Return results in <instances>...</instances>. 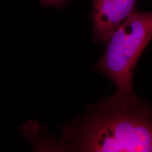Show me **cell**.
<instances>
[{
	"instance_id": "obj_1",
	"label": "cell",
	"mask_w": 152,
	"mask_h": 152,
	"mask_svg": "<svg viewBox=\"0 0 152 152\" xmlns=\"http://www.w3.org/2000/svg\"><path fill=\"white\" fill-rule=\"evenodd\" d=\"M68 151H152V106L124 104L111 97L89 106L87 113L63 129L61 146Z\"/></svg>"
},
{
	"instance_id": "obj_2",
	"label": "cell",
	"mask_w": 152,
	"mask_h": 152,
	"mask_svg": "<svg viewBox=\"0 0 152 152\" xmlns=\"http://www.w3.org/2000/svg\"><path fill=\"white\" fill-rule=\"evenodd\" d=\"M152 39V11L132 13L113 32L103 56L95 66L113 82L116 93L111 96L124 104L140 102L133 87V73L143 51Z\"/></svg>"
},
{
	"instance_id": "obj_3",
	"label": "cell",
	"mask_w": 152,
	"mask_h": 152,
	"mask_svg": "<svg viewBox=\"0 0 152 152\" xmlns=\"http://www.w3.org/2000/svg\"><path fill=\"white\" fill-rule=\"evenodd\" d=\"M137 0H93L92 36L106 45L110 37L136 10Z\"/></svg>"
},
{
	"instance_id": "obj_4",
	"label": "cell",
	"mask_w": 152,
	"mask_h": 152,
	"mask_svg": "<svg viewBox=\"0 0 152 152\" xmlns=\"http://www.w3.org/2000/svg\"><path fill=\"white\" fill-rule=\"evenodd\" d=\"M39 1L43 7L60 9L67 4L70 0H39Z\"/></svg>"
}]
</instances>
